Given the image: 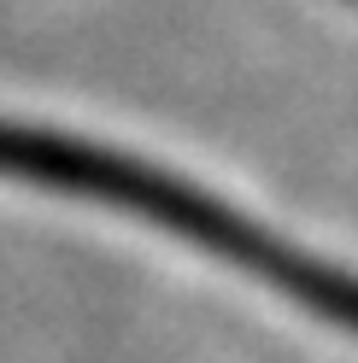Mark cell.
<instances>
[{
  "mask_svg": "<svg viewBox=\"0 0 358 363\" xmlns=\"http://www.w3.org/2000/svg\"><path fill=\"white\" fill-rule=\"evenodd\" d=\"M0 176L106 206L118 217L147 223V229H165L170 240L264 281L276 299L323 316L341 334H358V276L352 269L271 235L247 211L223 206L212 188H194V182L170 176L159 164H141V158H129L118 147H94V141H77V135H59V129L0 123Z\"/></svg>",
  "mask_w": 358,
  "mask_h": 363,
  "instance_id": "obj_1",
  "label": "cell"
}]
</instances>
